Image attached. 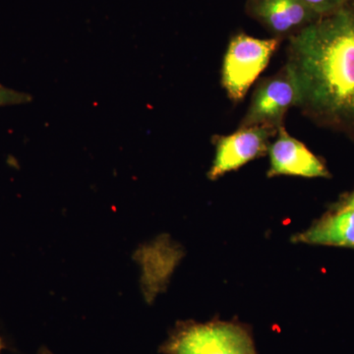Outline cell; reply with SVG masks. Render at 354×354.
<instances>
[{"label": "cell", "instance_id": "cell-1", "mask_svg": "<svg viewBox=\"0 0 354 354\" xmlns=\"http://www.w3.org/2000/svg\"><path fill=\"white\" fill-rule=\"evenodd\" d=\"M286 66L304 115L354 141V0L290 37Z\"/></svg>", "mask_w": 354, "mask_h": 354}, {"label": "cell", "instance_id": "cell-2", "mask_svg": "<svg viewBox=\"0 0 354 354\" xmlns=\"http://www.w3.org/2000/svg\"><path fill=\"white\" fill-rule=\"evenodd\" d=\"M162 354H257L250 330L241 324L179 323L160 346Z\"/></svg>", "mask_w": 354, "mask_h": 354}, {"label": "cell", "instance_id": "cell-3", "mask_svg": "<svg viewBox=\"0 0 354 354\" xmlns=\"http://www.w3.org/2000/svg\"><path fill=\"white\" fill-rule=\"evenodd\" d=\"M281 41L277 38L258 39L244 32L232 37L221 68V85L230 101L239 104L245 97Z\"/></svg>", "mask_w": 354, "mask_h": 354}, {"label": "cell", "instance_id": "cell-4", "mask_svg": "<svg viewBox=\"0 0 354 354\" xmlns=\"http://www.w3.org/2000/svg\"><path fill=\"white\" fill-rule=\"evenodd\" d=\"M297 94L290 71L283 66L274 75L263 79L239 127H266L279 129L288 109L297 106Z\"/></svg>", "mask_w": 354, "mask_h": 354}, {"label": "cell", "instance_id": "cell-5", "mask_svg": "<svg viewBox=\"0 0 354 354\" xmlns=\"http://www.w3.org/2000/svg\"><path fill=\"white\" fill-rule=\"evenodd\" d=\"M278 129L266 127H239L236 132L216 140V155L208 172L211 180H216L227 172L236 171L269 151L272 137Z\"/></svg>", "mask_w": 354, "mask_h": 354}, {"label": "cell", "instance_id": "cell-6", "mask_svg": "<svg viewBox=\"0 0 354 354\" xmlns=\"http://www.w3.org/2000/svg\"><path fill=\"white\" fill-rule=\"evenodd\" d=\"M245 11L279 39H290L322 17L302 0H246Z\"/></svg>", "mask_w": 354, "mask_h": 354}, {"label": "cell", "instance_id": "cell-7", "mask_svg": "<svg viewBox=\"0 0 354 354\" xmlns=\"http://www.w3.org/2000/svg\"><path fill=\"white\" fill-rule=\"evenodd\" d=\"M270 169L268 176H291L329 178L325 164L299 140L293 138L281 127L269 147Z\"/></svg>", "mask_w": 354, "mask_h": 354}, {"label": "cell", "instance_id": "cell-8", "mask_svg": "<svg viewBox=\"0 0 354 354\" xmlns=\"http://www.w3.org/2000/svg\"><path fill=\"white\" fill-rule=\"evenodd\" d=\"M293 241L354 249V207L337 205L308 230L293 237Z\"/></svg>", "mask_w": 354, "mask_h": 354}, {"label": "cell", "instance_id": "cell-9", "mask_svg": "<svg viewBox=\"0 0 354 354\" xmlns=\"http://www.w3.org/2000/svg\"><path fill=\"white\" fill-rule=\"evenodd\" d=\"M32 97L28 93L20 92L6 87L0 83V108L2 106H20L32 102Z\"/></svg>", "mask_w": 354, "mask_h": 354}, {"label": "cell", "instance_id": "cell-10", "mask_svg": "<svg viewBox=\"0 0 354 354\" xmlns=\"http://www.w3.org/2000/svg\"><path fill=\"white\" fill-rule=\"evenodd\" d=\"M320 16L329 15L346 3L348 0H302Z\"/></svg>", "mask_w": 354, "mask_h": 354}, {"label": "cell", "instance_id": "cell-11", "mask_svg": "<svg viewBox=\"0 0 354 354\" xmlns=\"http://www.w3.org/2000/svg\"><path fill=\"white\" fill-rule=\"evenodd\" d=\"M342 204L348 205V206L354 207V192L349 195L348 198L342 202Z\"/></svg>", "mask_w": 354, "mask_h": 354}, {"label": "cell", "instance_id": "cell-12", "mask_svg": "<svg viewBox=\"0 0 354 354\" xmlns=\"http://www.w3.org/2000/svg\"><path fill=\"white\" fill-rule=\"evenodd\" d=\"M39 354H53V353H51L50 351H48V348H41V351H39Z\"/></svg>", "mask_w": 354, "mask_h": 354}, {"label": "cell", "instance_id": "cell-13", "mask_svg": "<svg viewBox=\"0 0 354 354\" xmlns=\"http://www.w3.org/2000/svg\"><path fill=\"white\" fill-rule=\"evenodd\" d=\"M2 342H1V339H0V351H1V349H2Z\"/></svg>", "mask_w": 354, "mask_h": 354}]
</instances>
